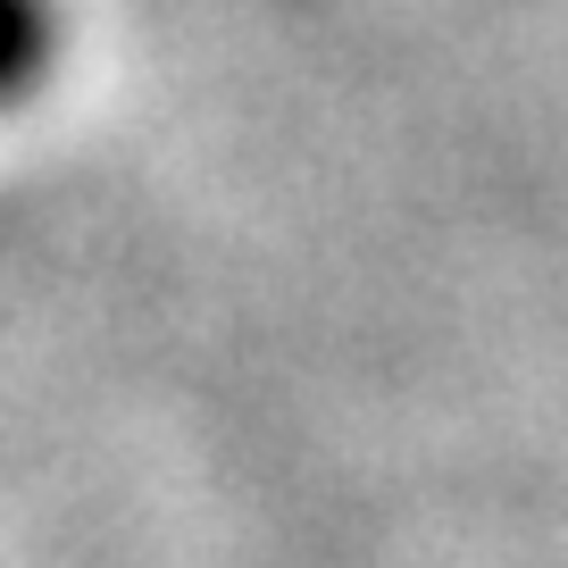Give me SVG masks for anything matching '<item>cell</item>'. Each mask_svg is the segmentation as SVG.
<instances>
[{"label": "cell", "mask_w": 568, "mask_h": 568, "mask_svg": "<svg viewBox=\"0 0 568 568\" xmlns=\"http://www.w3.org/2000/svg\"><path fill=\"white\" fill-rule=\"evenodd\" d=\"M59 59V9L51 0H0V109L51 75Z\"/></svg>", "instance_id": "1"}]
</instances>
